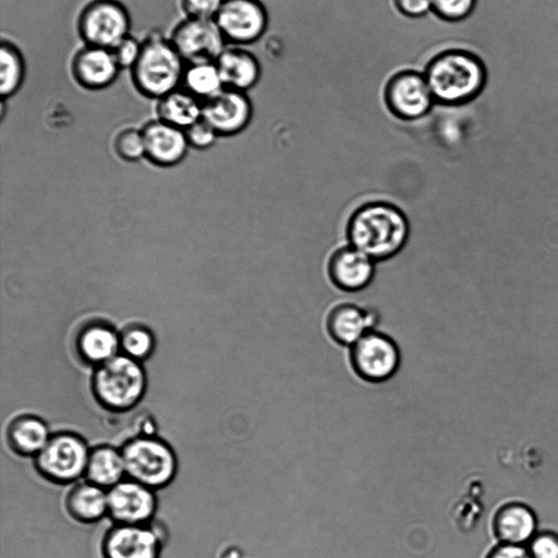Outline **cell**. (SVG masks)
<instances>
[{
    "label": "cell",
    "instance_id": "obj_1",
    "mask_svg": "<svg viewBox=\"0 0 558 558\" xmlns=\"http://www.w3.org/2000/svg\"><path fill=\"white\" fill-rule=\"evenodd\" d=\"M410 223L404 211L388 201H369L357 206L345 225L348 244L376 263L396 256L405 246Z\"/></svg>",
    "mask_w": 558,
    "mask_h": 558
},
{
    "label": "cell",
    "instance_id": "obj_2",
    "mask_svg": "<svg viewBox=\"0 0 558 558\" xmlns=\"http://www.w3.org/2000/svg\"><path fill=\"white\" fill-rule=\"evenodd\" d=\"M423 73L435 104L450 107L475 99L487 81L481 58L463 49L438 52L426 63Z\"/></svg>",
    "mask_w": 558,
    "mask_h": 558
},
{
    "label": "cell",
    "instance_id": "obj_3",
    "mask_svg": "<svg viewBox=\"0 0 558 558\" xmlns=\"http://www.w3.org/2000/svg\"><path fill=\"white\" fill-rule=\"evenodd\" d=\"M186 62L169 37L151 31L142 40V50L131 78L138 93L147 98L160 99L182 85Z\"/></svg>",
    "mask_w": 558,
    "mask_h": 558
},
{
    "label": "cell",
    "instance_id": "obj_4",
    "mask_svg": "<svg viewBox=\"0 0 558 558\" xmlns=\"http://www.w3.org/2000/svg\"><path fill=\"white\" fill-rule=\"evenodd\" d=\"M147 377L142 362L119 353L97 365L90 379V389L96 401L106 410L126 412L143 399Z\"/></svg>",
    "mask_w": 558,
    "mask_h": 558
},
{
    "label": "cell",
    "instance_id": "obj_5",
    "mask_svg": "<svg viewBox=\"0 0 558 558\" xmlns=\"http://www.w3.org/2000/svg\"><path fill=\"white\" fill-rule=\"evenodd\" d=\"M125 475L154 490L168 486L175 477L178 459L172 447L150 434L129 439L121 448Z\"/></svg>",
    "mask_w": 558,
    "mask_h": 558
},
{
    "label": "cell",
    "instance_id": "obj_6",
    "mask_svg": "<svg viewBox=\"0 0 558 558\" xmlns=\"http://www.w3.org/2000/svg\"><path fill=\"white\" fill-rule=\"evenodd\" d=\"M89 452L87 442L77 434L57 433L34 458L35 469L51 483H74L85 475Z\"/></svg>",
    "mask_w": 558,
    "mask_h": 558
},
{
    "label": "cell",
    "instance_id": "obj_7",
    "mask_svg": "<svg viewBox=\"0 0 558 558\" xmlns=\"http://www.w3.org/2000/svg\"><path fill=\"white\" fill-rule=\"evenodd\" d=\"M77 33L85 45L112 49L130 35L131 15L119 0H92L81 10Z\"/></svg>",
    "mask_w": 558,
    "mask_h": 558
},
{
    "label": "cell",
    "instance_id": "obj_8",
    "mask_svg": "<svg viewBox=\"0 0 558 558\" xmlns=\"http://www.w3.org/2000/svg\"><path fill=\"white\" fill-rule=\"evenodd\" d=\"M353 372L367 383H383L399 369L401 354L396 341L376 329L368 331L350 347Z\"/></svg>",
    "mask_w": 558,
    "mask_h": 558
},
{
    "label": "cell",
    "instance_id": "obj_9",
    "mask_svg": "<svg viewBox=\"0 0 558 558\" xmlns=\"http://www.w3.org/2000/svg\"><path fill=\"white\" fill-rule=\"evenodd\" d=\"M383 98L387 110L403 121L424 118L435 105L424 73L411 69L398 71L388 78Z\"/></svg>",
    "mask_w": 558,
    "mask_h": 558
},
{
    "label": "cell",
    "instance_id": "obj_10",
    "mask_svg": "<svg viewBox=\"0 0 558 558\" xmlns=\"http://www.w3.org/2000/svg\"><path fill=\"white\" fill-rule=\"evenodd\" d=\"M215 21L227 44L242 47L265 34L268 13L260 0H223Z\"/></svg>",
    "mask_w": 558,
    "mask_h": 558
},
{
    "label": "cell",
    "instance_id": "obj_11",
    "mask_svg": "<svg viewBox=\"0 0 558 558\" xmlns=\"http://www.w3.org/2000/svg\"><path fill=\"white\" fill-rule=\"evenodd\" d=\"M169 38L186 63L216 61L228 46L215 20L185 17Z\"/></svg>",
    "mask_w": 558,
    "mask_h": 558
},
{
    "label": "cell",
    "instance_id": "obj_12",
    "mask_svg": "<svg viewBox=\"0 0 558 558\" xmlns=\"http://www.w3.org/2000/svg\"><path fill=\"white\" fill-rule=\"evenodd\" d=\"M108 515L116 524L146 525L154 518L158 501L155 490L124 478L107 490Z\"/></svg>",
    "mask_w": 558,
    "mask_h": 558
},
{
    "label": "cell",
    "instance_id": "obj_13",
    "mask_svg": "<svg viewBox=\"0 0 558 558\" xmlns=\"http://www.w3.org/2000/svg\"><path fill=\"white\" fill-rule=\"evenodd\" d=\"M163 541L146 525L114 524L100 543L102 558H160Z\"/></svg>",
    "mask_w": 558,
    "mask_h": 558
},
{
    "label": "cell",
    "instance_id": "obj_14",
    "mask_svg": "<svg viewBox=\"0 0 558 558\" xmlns=\"http://www.w3.org/2000/svg\"><path fill=\"white\" fill-rule=\"evenodd\" d=\"M376 262L356 247L345 244L328 257L326 274L340 291L354 293L367 288L374 279Z\"/></svg>",
    "mask_w": 558,
    "mask_h": 558
},
{
    "label": "cell",
    "instance_id": "obj_15",
    "mask_svg": "<svg viewBox=\"0 0 558 558\" xmlns=\"http://www.w3.org/2000/svg\"><path fill=\"white\" fill-rule=\"evenodd\" d=\"M253 106L245 92L225 87L214 97L203 101L202 118L218 135H234L252 120Z\"/></svg>",
    "mask_w": 558,
    "mask_h": 558
},
{
    "label": "cell",
    "instance_id": "obj_16",
    "mask_svg": "<svg viewBox=\"0 0 558 558\" xmlns=\"http://www.w3.org/2000/svg\"><path fill=\"white\" fill-rule=\"evenodd\" d=\"M121 69L110 49L85 45L72 58L71 73L75 82L88 90L111 86Z\"/></svg>",
    "mask_w": 558,
    "mask_h": 558
},
{
    "label": "cell",
    "instance_id": "obj_17",
    "mask_svg": "<svg viewBox=\"0 0 558 558\" xmlns=\"http://www.w3.org/2000/svg\"><path fill=\"white\" fill-rule=\"evenodd\" d=\"M378 322L379 314L375 310L342 302L329 310L325 326L336 343L350 348L368 331L376 329Z\"/></svg>",
    "mask_w": 558,
    "mask_h": 558
},
{
    "label": "cell",
    "instance_id": "obj_18",
    "mask_svg": "<svg viewBox=\"0 0 558 558\" xmlns=\"http://www.w3.org/2000/svg\"><path fill=\"white\" fill-rule=\"evenodd\" d=\"M492 526L498 543L527 545L537 533V517L526 504L510 501L496 510Z\"/></svg>",
    "mask_w": 558,
    "mask_h": 558
},
{
    "label": "cell",
    "instance_id": "obj_19",
    "mask_svg": "<svg viewBox=\"0 0 558 558\" xmlns=\"http://www.w3.org/2000/svg\"><path fill=\"white\" fill-rule=\"evenodd\" d=\"M146 155L158 165L180 161L189 145L184 130L161 120L148 122L142 130Z\"/></svg>",
    "mask_w": 558,
    "mask_h": 558
},
{
    "label": "cell",
    "instance_id": "obj_20",
    "mask_svg": "<svg viewBox=\"0 0 558 558\" xmlns=\"http://www.w3.org/2000/svg\"><path fill=\"white\" fill-rule=\"evenodd\" d=\"M225 87L247 92L260 77V64L257 58L240 46H227L216 59Z\"/></svg>",
    "mask_w": 558,
    "mask_h": 558
},
{
    "label": "cell",
    "instance_id": "obj_21",
    "mask_svg": "<svg viewBox=\"0 0 558 558\" xmlns=\"http://www.w3.org/2000/svg\"><path fill=\"white\" fill-rule=\"evenodd\" d=\"M69 515L81 523H94L108 515L107 489L89 482L75 484L65 496Z\"/></svg>",
    "mask_w": 558,
    "mask_h": 558
},
{
    "label": "cell",
    "instance_id": "obj_22",
    "mask_svg": "<svg viewBox=\"0 0 558 558\" xmlns=\"http://www.w3.org/2000/svg\"><path fill=\"white\" fill-rule=\"evenodd\" d=\"M51 434L45 421L34 415H21L7 428V440L12 451L22 457H36Z\"/></svg>",
    "mask_w": 558,
    "mask_h": 558
},
{
    "label": "cell",
    "instance_id": "obj_23",
    "mask_svg": "<svg viewBox=\"0 0 558 558\" xmlns=\"http://www.w3.org/2000/svg\"><path fill=\"white\" fill-rule=\"evenodd\" d=\"M85 476L107 490L124 480L126 475L121 449L108 445L92 448Z\"/></svg>",
    "mask_w": 558,
    "mask_h": 558
},
{
    "label": "cell",
    "instance_id": "obj_24",
    "mask_svg": "<svg viewBox=\"0 0 558 558\" xmlns=\"http://www.w3.org/2000/svg\"><path fill=\"white\" fill-rule=\"evenodd\" d=\"M203 101L184 87L170 92L158 99L159 120L185 130L202 118Z\"/></svg>",
    "mask_w": 558,
    "mask_h": 558
},
{
    "label": "cell",
    "instance_id": "obj_25",
    "mask_svg": "<svg viewBox=\"0 0 558 558\" xmlns=\"http://www.w3.org/2000/svg\"><path fill=\"white\" fill-rule=\"evenodd\" d=\"M120 350V336L104 325L85 328L77 339L81 357L96 366L119 354Z\"/></svg>",
    "mask_w": 558,
    "mask_h": 558
},
{
    "label": "cell",
    "instance_id": "obj_26",
    "mask_svg": "<svg viewBox=\"0 0 558 558\" xmlns=\"http://www.w3.org/2000/svg\"><path fill=\"white\" fill-rule=\"evenodd\" d=\"M181 86L202 101L225 88L216 61L186 63Z\"/></svg>",
    "mask_w": 558,
    "mask_h": 558
},
{
    "label": "cell",
    "instance_id": "obj_27",
    "mask_svg": "<svg viewBox=\"0 0 558 558\" xmlns=\"http://www.w3.org/2000/svg\"><path fill=\"white\" fill-rule=\"evenodd\" d=\"M26 66L23 54L15 44L2 39L0 47V94L10 98L22 87Z\"/></svg>",
    "mask_w": 558,
    "mask_h": 558
},
{
    "label": "cell",
    "instance_id": "obj_28",
    "mask_svg": "<svg viewBox=\"0 0 558 558\" xmlns=\"http://www.w3.org/2000/svg\"><path fill=\"white\" fill-rule=\"evenodd\" d=\"M154 345L155 341L151 332L144 327H129L120 336L121 353L140 362L153 353Z\"/></svg>",
    "mask_w": 558,
    "mask_h": 558
},
{
    "label": "cell",
    "instance_id": "obj_29",
    "mask_svg": "<svg viewBox=\"0 0 558 558\" xmlns=\"http://www.w3.org/2000/svg\"><path fill=\"white\" fill-rule=\"evenodd\" d=\"M476 0H432V12L447 22L466 19L474 10Z\"/></svg>",
    "mask_w": 558,
    "mask_h": 558
},
{
    "label": "cell",
    "instance_id": "obj_30",
    "mask_svg": "<svg viewBox=\"0 0 558 558\" xmlns=\"http://www.w3.org/2000/svg\"><path fill=\"white\" fill-rule=\"evenodd\" d=\"M114 147L117 153L125 160H137L146 155L142 131L134 129L120 132L116 137Z\"/></svg>",
    "mask_w": 558,
    "mask_h": 558
},
{
    "label": "cell",
    "instance_id": "obj_31",
    "mask_svg": "<svg viewBox=\"0 0 558 558\" xmlns=\"http://www.w3.org/2000/svg\"><path fill=\"white\" fill-rule=\"evenodd\" d=\"M532 558H558V533L537 532L526 545Z\"/></svg>",
    "mask_w": 558,
    "mask_h": 558
},
{
    "label": "cell",
    "instance_id": "obj_32",
    "mask_svg": "<svg viewBox=\"0 0 558 558\" xmlns=\"http://www.w3.org/2000/svg\"><path fill=\"white\" fill-rule=\"evenodd\" d=\"M110 50L119 68L131 71L141 54L142 40L136 39L130 34Z\"/></svg>",
    "mask_w": 558,
    "mask_h": 558
},
{
    "label": "cell",
    "instance_id": "obj_33",
    "mask_svg": "<svg viewBox=\"0 0 558 558\" xmlns=\"http://www.w3.org/2000/svg\"><path fill=\"white\" fill-rule=\"evenodd\" d=\"M223 0H180L185 17L215 20Z\"/></svg>",
    "mask_w": 558,
    "mask_h": 558
},
{
    "label": "cell",
    "instance_id": "obj_34",
    "mask_svg": "<svg viewBox=\"0 0 558 558\" xmlns=\"http://www.w3.org/2000/svg\"><path fill=\"white\" fill-rule=\"evenodd\" d=\"M187 143L196 148H207L211 146L218 133L203 118L184 130Z\"/></svg>",
    "mask_w": 558,
    "mask_h": 558
},
{
    "label": "cell",
    "instance_id": "obj_35",
    "mask_svg": "<svg viewBox=\"0 0 558 558\" xmlns=\"http://www.w3.org/2000/svg\"><path fill=\"white\" fill-rule=\"evenodd\" d=\"M400 14L409 19H418L432 12V0H392Z\"/></svg>",
    "mask_w": 558,
    "mask_h": 558
},
{
    "label": "cell",
    "instance_id": "obj_36",
    "mask_svg": "<svg viewBox=\"0 0 558 558\" xmlns=\"http://www.w3.org/2000/svg\"><path fill=\"white\" fill-rule=\"evenodd\" d=\"M485 558H532L526 545L498 543Z\"/></svg>",
    "mask_w": 558,
    "mask_h": 558
}]
</instances>
